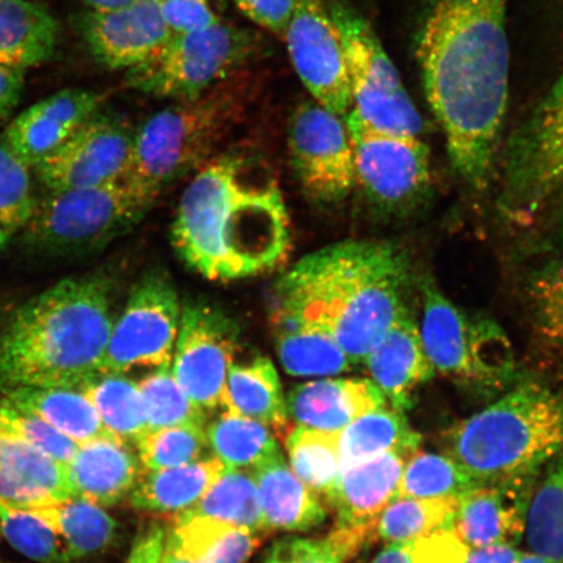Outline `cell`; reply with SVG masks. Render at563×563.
Listing matches in <instances>:
<instances>
[{"mask_svg": "<svg viewBox=\"0 0 563 563\" xmlns=\"http://www.w3.org/2000/svg\"><path fill=\"white\" fill-rule=\"evenodd\" d=\"M76 497L66 464L23 440L0 433V504L37 508Z\"/></svg>", "mask_w": 563, "mask_h": 563, "instance_id": "obj_23", "label": "cell"}, {"mask_svg": "<svg viewBox=\"0 0 563 563\" xmlns=\"http://www.w3.org/2000/svg\"><path fill=\"white\" fill-rule=\"evenodd\" d=\"M329 10L346 54L351 110L373 129L421 137L424 121L368 21L342 2L330 3Z\"/></svg>", "mask_w": 563, "mask_h": 563, "instance_id": "obj_11", "label": "cell"}, {"mask_svg": "<svg viewBox=\"0 0 563 563\" xmlns=\"http://www.w3.org/2000/svg\"><path fill=\"white\" fill-rule=\"evenodd\" d=\"M224 468L217 457H211L180 467L150 471L141 475L131 492V504L141 511L180 517L200 501Z\"/></svg>", "mask_w": 563, "mask_h": 563, "instance_id": "obj_31", "label": "cell"}, {"mask_svg": "<svg viewBox=\"0 0 563 563\" xmlns=\"http://www.w3.org/2000/svg\"><path fill=\"white\" fill-rule=\"evenodd\" d=\"M419 330L429 361L442 375L490 390L510 382L516 362L503 328L463 312L428 280Z\"/></svg>", "mask_w": 563, "mask_h": 563, "instance_id": "obj_8", "label": "cell"}, {"mask_svg": "<svg viewBox=\"0 0 563 563\" xmlns=\"http://www.w3.org/2000/svg\"><path fill=\"white\" fill-rule=\"evenodd\" d=\"M371 563H412L410 544H387Z\"/></svg>", "mask_w": 563, "mask_h": 563, "instance_id": "obj_55", "label": "cell"}, {"mask_svg": "<svg viewBox=\"0 0 563 563\" xmlns=\"http://www.w3.org/2000/svg\"><path fill=\"white\" fill-rule=\"evenodd\" d=\"M133 135L135 132L124 118L97 111L33 170L47 192L123 179L130 167Z\"/></svg>", "mask_w": 563, "mask_h": 563, "instance_id": "obj_17", "label": "cell"}, {"mask_svg": "<svg viewBox=\"0 0 563 563\" xmlns=\"http://www.w3.org/2000/svg\"><path fill=\"white\" fill-rule=\"evenodd\" d=\"M518 563H551L543 558H540L538 554H525L522 559Z\"/></svg>", "mask_w": 563, "mask_h": 563, "instance_id": "obj_58", "label": "cell"}, {"mask_svg": "<svg viewBox=\"0 0 563 563\" xmlns=\"http://www.w3.org/2000/svg\"><path fill=\"white\" fill-rule=\"evenodd\" d=\"M93 405L106 431L133 446L147 432L139 384L121 373H98L77 387Z\"/></svg>", "mask_w": 563, "mask_h": 563, "instance_id": "obj_35", "label": "cell"}, {"mask_svg": "<svg viewBox=\"0 0 563 563\" xmlns=\"http://www.w3.org/2000/svg\"><path fill=\"white\" fill-rule=\"evenodd\" d=\"M295 174L311 199L336 202L356 185L354 152L344 118L316 101L301 102L288 123Z\"/></svg>", "mask_w": 563, "mask_h": 563, "instance_id": "obj_14", "label": "cell"}, {"mask_svg": "<svg viewBox=\"0 0 563 563\" xmlns=\"http://www.w3.org/2000/svg\"><path fill=\"white\" fill-rule=\"evenodd\" d=\"M238 351V329L230 317L202 302L180 312L172 371L181 390L202 412L221 406L224 383Z\"/></svg>", "mask_w": 563, "mask_h": 563, "instance_id": "obj_15", "label": "cell"}, {"mask_svg": "<svg viewBox=\"0 0 563 563\" xmlns=\"http://www.w3.org/2000/svg\"><path fill=\"white\" fill-rule=\"evenodd\" d=\"M203 517L253 532L266 531L255 476L252 471L224 468L206 495L178 519Z\"/></svg>", "mask_w": 563, "mask_h": 563, "instance_id": "obj_37", "label": "cell"}, {"mask_svg": "<svg viewBox=\"0 0 563 563\" xmlns=\"http://www.w3.org/2000/svg\"><path fill=\"white\" fill-rule=\"evenodd\" d=\"M150 207L124 178L106 185L47 192L35 199L24 243L51 256L82 255L135 227Z\"/></svg>", "mask_w": 563, "mask_h": 563, "instance_id": "obj_7", "label": "cell"}, {"mask_svg": "<svg viewBox=\"0 0 563 563\" xmlns=\"http://www.w3.org/2000/svg\"><path fill=\"white\" fill-rule=\"evenodd\" d=\"M510 0H429L417 59L422 87L457 175L490 178L509 106Z\"/></svg>", "mask_w": 563, "mask_h": 563, "instance_id": "obj_1", "label": "cell"}, {"mask_svg": "<svg viewBox=\"0 0 563 563\" xmlns=\"http://www.w3.org/2000/svg\"><path fill=\"white\" fill-rule=\"evenodd\" d=\"M0 531L25 558L40 563H68L59 534L32 514L0 504Z\"/></svg>", "mask_w": 563, "mask_h": 563, "instance_id": "obj_45", "label": "cell"}, {"mask_svg": "<svg viewBox=\"0 0 563 563\" xmlns=\"http://www.w3.org/2000/svg\"><path fill=\"white\" fill-rule=\"evenodd\" d=\"M257 52L255 34L222 20L207 30L173 35L151 59L129 70L126 84L156 98L189 100L239 74Z\"/></svg>", "mask_w": 563, "mask_h": 563, "instance_id": "obj_9", "label": "cell"}, {"mask_svg": "<svg viewBox=\"0 0 563 563\" xmlns=\"http://www.w3.org/2000/svg\"><path fill=\"white\" fill-rule=\"evenodd\" d=\"M527 297L534 333L563 362V257L533 274Z\"/></svg>", "mask_w": 563, "mask_h": 563, "instance_id": "obj_43", "label": "cell"}, {"mask_svg": "<svg viewBox=\"0 0 563 563\" xmlns=\"http://www.w3.org/2000/svg\"><path fill=\"white\" fill-rule=\"evenodd\" d=\"M58 38V21L46 7L30 0H0V66H40L52 58Z\"/></svg>", "mask_w": 563, "mask_h": 563, "instance_id": "obj_29", "label": "cell"}, {"mask_svg": "<svg viewBox=\"0 0 563 563\" xmlns=\"http://www.w3.org/2000/svg\"><path fill=\"white\" fill-rule=\"evenodd\" d=\"M329 541L287 538L274 544L262 563H342Z\"/></svg>", "mask_w": 563, "mask_h": 563, "instance_id": "obj_49", "label": "cell"}, {"mask_svg": "<svg viewBox=\"0 0 563 563\" xmlns=\"http://www.w3.org/2000/svg\"><path fill=\"white\" fill-rule=\"evenodd\" d=\"M25 86V69L0 66V122L16 108Z\"/></svg>", "mask_w": 563, "mask_h": 563, "instance_id": "obj_52", "label": "cell"}, {"mask_svg": "<svg viewBox=\"0 0 563 563\" xmlns=\"http://www.w3.org/2000/svg\"><path fill=\"white\" fill-rule=\"evenodd\" d=\"M221 406L224 411L262 422L278 434L286 431L288 417L280 379L276 367L265 356L232 363Z\"/></svg>", "mask_w": 563, "mask_h": 563, "instance_id": "obj_28", "label": "cell"}, {"mask_svg": "<svg viewBox=\"0 0 563 563\" xmlns=\"http://www.w3.org/2000/svg\"><path fill=\"white\" fill-rule=\"evenodd\" d=\"M523 555L516 545L492 544L473 548L464 563H518Z\"/></svg>", "mask_w": 563, "mask_h": 563, "instance_id": "obj_54", "label": "cell"}, {"mask_svg": "<svg viewBox=\"0 0 563 563\" xmlns=\"http://www.w3.org/2000/svg\"><path fill=\"white\" fill-rule=\"evenodd\" d=\"M10 234L2 227H0V251L5 249L7 243H9Z\"/></svg>", "mask_w": 563, "mask_h": 563, "instance_id": "obj_59", "label": "cell"}, {"mask_svg": "<svg viewBox=\"0 0 563 563\" xmlns=\"http://www.w3.org/2000/svg\"><path fill=\"white\" fill-rule=\"evenodd\" d=\"M251 95V84L232 76L147 118L133 135L126 185L151 208L162 189L214 152L245 114Z\"/></svg>", "mask_w": 563, "mask_h": 563, "instance_id": "obj_6", "label": "cell"}, {"mask_svg": "<svg viewBox=\"0 0 563 563\" xmlns=\"http://www.w3.org/2000/svg\"><path fill=\"white\" fill-rule=\"evenodd\" d=\"M141 466L132 446L111 434L79 445L67 471L76 497L109 508L136 487L143 475Z\"/></svg>", "mask_w": 563, "mask_h": 563, "instance_id": "obj_25", "label": "cell"}, {"mask_svg": "<svg viewBox=\"0 0 563 563\" xmlns=\"http://www.w3.org/2000/svg\"><path fill=\"white\" fill-rule=\"evenodd\" d=\"M294 9L295 0H256L243 13L253 23L284 38Z\"/></svg>", "mask_w": 563, "mask_h": 563, "instance_id": "obj_51", "label": "cell"}, {"mask_svg": "<svg viewBox=\"0 0 563 563\" xmlns=\"http://www.w3.org/2000/svg\"><path fill=\"white\" fill-rule=\"evenodd\" d=\"M112 327L108 277L59 280L13 311L0 330V386L77 389L100 372Z\"/></svg>", "mask_w": 563, "mask_h": 563, "instance_id": "obj_4", "label": "cell"}, {"mask_svg": "<svg viewBox=\"0 0 563 563\" xmlns=\"http://www.w3.org/2000/svg\"><path fill=\"white\" fill-rule=\"evenodd\" d=\"M178 292L167 274L151 272L131 291L114 322L100 372L121 373L159 368L173 361L180 321Z\"/></svg>", "mask_w": 563, "mask_h": 563, "instance_id": "obj_13", "label": "cell"}, {"mask_svg": "<svg viewBox=\"0 0 563 563\" xmlns=\"http://www.w3.org/2000/svg\"><path fill=\"white\" fill-rule=\"evenodd\" d=\"M143 467L150 471L185 466L208 448L206 427L176 426L146 432L136 443Z\"/></svg>", "mask_w": 563, "mask_h": 563, "instance_id": "obj_44", "label": "cell"}, {"mask_svg": "<svg viewBox=\"0 0 563 563\" xmlns=\"http://www.w3.org/2000/svg\"><path fill=\"white\" fill-rule=\"evenodd\" d=\"M290 218L277 181L238 156L211 161L181 196L173 227L176 252L210 280L276 269L290 251Z\"/></svg>", "mask_w": 563, "mask_h": 563, "instance_id": "obj_2", "label": "cell"}, {"mask_svg": "<svg viewBox=\"0 0 563 563\" xmlns=\"http://www.w3.org/2000/svg\"><path fill=\"white\" fill-rule=\"evenodd\" d=\"M386 405L384 394L368 378L317 379L295 387L286 398L287 417L295 426L338 433Z\"/></svg>", "mask_w": 563, "mask_h": 563, "instance_id": "obj_22", "label": "cell"}, {"mask_svg": "<svg viewBox=\"0 0 563 563\" xmlns=\"http://www.w3.org/2000/svg\"><path fill=\"white\" fill-rule=\"evenodd\" d=\"M80 2L87 4L91 11L103 12L119 9L133 0H80Z\"/></svg>", "mask_w": 563, "mask_h": 563, "instance_id": "obj_56", "label": "cell"}, {"mask_svg": "<svg viewBox=\"0 0 563 563\" xmlns=\"http://www.w3.org/2000/svg\"><path fill=\"white\" fill-rule=\"evenodd\" d=\"M159 563H194V562H191L185 558H181L180 554L176 553L174 551V549H172L170 547H168L165 543L164 552H162Z\"/></svg>", "mask_w": 563, "mask_h": 563, "instance_id": "obj_57", "label": "cell"}, {"mask_svg": "<svg viewBox=\"0 0 563 563\" xmlns=\"http://www.w3.org/2000/svg\"><path fill=\"white\" fill-rule=\"evenodd\" d=\"M88 51L102 66L130 70L151 59L173 33L158 0H133L111 11H90L80 21Z\"/></svg>", "mask_w": 563, "mask_h": 563, "instance_id": "obj_19", "label": "cell"}, {"mask_svg": "<svg viewBox=\"0 0 563 563\" xmlns=\"http://www.w3.org/2000/svg\"><path fill=\"white\" fill-rule=\"evenodd\" d=\"M407 457L389 453L344 470L332 505L334 530L328 541L344 561L354 558L377 539L383 512L397 497Z\"/></svg>", "mask_w": 563, "mask_h": 563, "instance_id": "obj_18", "label": "cell"}, {"mask_svg": "<svg viewBox=\"0 0 563 563\" xmlns=\"http://www.w3.org/2000/svg\"><path fill=\"white\" fill-rule=\"evenodd\" d=\"M0 433L23 440L66 466L79 449V445L67 435L56 431L45 421L19 410L2 396H0Z\"/></svg>", "mask_w": 563, "mask_h": 563, "instance_id": "obj_47", "label": "cell"}, {"mask_svg": "<svg viewBox=\"0 0 563 563\" xmlns=\"http://www.w3.org/2000/svg\"><path fill=\"white\" fill-rule=\"evenodd\" d=\"M408 263L386 242L352 241L299 260L278 280V307L332 335L363 362L407 316Z\"/></svg>", "mask_w": 563, "mask_h": 563, "instance_id": "obj_3", "label": "cell"}, {"mask_svg": "<svg viewBox=\"0 0 563 563\" xmlns=\"http://www.w3.org/2000/svg\"><path fill=\"white\" fill-rule=\"evenodd\" d=\"M165 543L194 563H245L260 544L257 532L220 520L178 519Z\"/></svg>", "mask_w": 563, "mask_h": 563, "instance_id": "obj_33", "label": "cell"}, {"mask_svg": "<svg viewBox=\"0 0 563 563\" xmlns=\"http://www.w3.org/2000/svg\"><path fill=\"white\" fill-rule=\"evenodd\" d=\"M412 563H464L470 547L463 543L454 530H443L410 544Z\"/></svg>", "mask_w": 563, "mask_h": 563, "instance_id": "obj_50", "label": "cell"}, {"mask_svg": "<svg viewBox=\"0 0 563 563\" xmlns=\"http://www.w3.org/2000/svg\"><path fill=\"white\" fill-rule=\"evenodd\" d=\"M165 539V532L159 527H152L137 539L126 563H159Z\"/></svg>", "mask_w": 563, "mask_h": 563, "instance_id": "obj_53", "label": "cell"}, {"mask_svg": "<svg viewBox=\"0 0 563 563\" xmlns=\"http://www.w3.org/2000/svg\"><path fill=\"white\" fill-rule=\"evenodd\" d=\"M284 40L295 73L313 101L346 117L352 109L346 54L325 0H295Z\"/></svg>", "mask_w": 563, "mask_h": 563, "instance_id": "obj_16", "label": "cell"}, {"mask_svg": "<svg viewBox=\"0 0 563 563\" xmlns=\"http://www.w3.org/2000/svg\"><path fill=\"white\" fill-rule=\"evenodd\" d=\"M273 328L278 357L288 375L335 376L354 364L332 335L279 307L273 312Z\"/></svg>", "mask_w": 563, "mask_h": 563, "instance_id": "obj_30", "label": "cell"}, {"mask_svg": "<svg viewBox=\"0 0 563 563\" xmlns=\"http://www.w3.org/2000/svg\"><path fill=\"white\" fill-rule=\"evenodd\" d=\"M59 534L68 560H79L108 548L115 538L117 523L101 506L80 497L23 509Z\"/></svg>", "mask_w": 563, "mask_h": 563, "instance_id": "obj_34", "label": "cell"}, {"mask_svg": "<svg viewBox=\"0 0 563 563\" xmlns=\"http://www.w3.org/2000/svg\"><path fill=\"white\" fill-rule=\"evenodd\" d=\"M503 208L522 223L563 209V70L512 137Z\"/></svg>", "mask_w": 563, "mask_h": 563, "instance_id": "obj_10", "label": "cell"}, {"mask_svg": "<svg viewBox=\"0 0 563 563\" xmlns=\"http://www.w3.org/2000/svg\"><path fill=\"white\" fill-rule=\"evenodd\" d=\"M266 530L308 531L325 522L321 498L287 466L284 455L252 470Z\"/></svg>", "mask_w": 563, "mask_h": 563, "instance_id": "obj_26", "label": "cell"}, {"mask_svg": "<svg viewBox=\"0 0 563 563\" xmlns=\"http://www.w3.org/2000/svg\"><path fill=\"white\" fill-rule=\"evenodd\" d=\"M364 362L387 405L402 412L412 406L419 387L435 372L419 327L408 314L382 338Z\"/></svg>", "mask_w": 563, "mask_h": 563, "instance_id": "obj_24", "label": "cell"}, {"mask_svg": "<svg viewBox=\"0 0 563 563\" xmlns=\"http://www.w3.org/2000/svg\"><path fill=\"white\" fill-rule=\"evenodd\" d=\"M273 429L224 412L207 429L208 446L227 468L255 470L280 454Z\"/></svg>", "mask_w": 563, "mask_h": 563, "instance_id": "obj_38", "label": "cell"}, {"mask_svg": "<svg viewBox=\"0 0 563 563\" xmlns=\"http://www.w3.org/2000/svg\"><path fill=\"white\" fill-rule=\"evenodd\" d=\"M222 0H158L173 35L207 30L222 21Z\"/></svg>", "mask_w": 563, "mask_h": 563, "instance_id": "obj_48", "label": "cell"}, {"mask_svg": "<svg viewBox=\"0 0 563 563\" xmlns=\"http://www.w3.org/2000/svg\"><path fill=\"white\" fill-rule=\"evenodd\" d=\"M477 484L449 455L417 452L406 461L396 498H460Z\"/></svg>", "mask_w": 563, "mask_h": 563, "instance_id": "obj_41", "label": "cell"}, {"mask_svg": "<svg viewBox=\"0 0 563 563\" xmlns=\"http://www.w3.org/2000/svg\"><path fill=\"white\" fill-rule=\"evenodd\" d=\"M147 432L176 426H206L207 413L196 408L173 375L172 363L162 365L139 383Z\"/></svg>", "mask_w": 563, "mask_h": 563, "instance_id": "obj_42", "label": "cell"}, {"mask_svg": "<svg viewBox=\"0 0 563 563\" xmlns=\"http://www.w3.org/2000/svg\"><path fill=\"white\" fill-rule=\"evenodd\" d=\"M103 100V96L87 89L60 90L13 119L3 133L2 145L31 170L100 111Z\"/></svg>", "mask_w": 563, "mask_h": 563, "instance_id": "obj_20", "label": "cell"}, {"mask_svg": "<svg viewBox=\"0 0 563 563\" xmlns=\"http://www.w3.org/2000/svg\"><path fill=\"white\" fill-rule=\"evenodd\" d=\"M533 478L477 484L457 498L454 531L464 544L516 545L526 533Z\"/></svg>", "mask_w": 563, "mask_h": 563, "instance_id": "obj_21", "label": "cell"}, {"mask_svg": "<svg viewBox=\"0 0 563 563\" xmlns=\"http://www.w3.org/2000/svg\"><path fill=\"white\" fill-rule=\"evenodd\" d=\"M0 396L77 445L111 435L86 394L74 387L0 386Z\"/></svg>", "mask_w": 563, "mask_h": 563, "instance_id": "obj_27", "label": "cell"}, {"mask_svg": "<svg viewBox=\"0 0 563 563\" xmlns=\"http://www.w3.org/2000/svg\"><path fill=\"white\" fill-rule=\"evenodd\" d=\"M238 9L244 12L252 3H255L256 0H234Z\"/></svg>", "mask_w": 563, "mask_h": 563, "instance_id": "obj_60", "label": "cell"}, {"mask_svg": "<svg viewBox=\"0 0 563 563\" xmlns=\"http://www.w3.org/2000/svg\"><path fill=\"white\" fill-rule=\"evenodd\" d=\"M421 435L415 431L405 412L393 407H379L362 415L340 432L341 468L384 454L397 453L407 457L418 452Z\"/></svg>", "mask_w": 563, "mask_h": 563, "instance_id": "obj_32", "label": "cell"}, {"mask_svg": "<svg viewBox=\"0 0 563 563\" xmlns=\"http://www.w3.org/2000/svg\"><path fill=\"white\" fill-rule=\"evenodd\" d=\"M285 442L292 473L332 504L342 474L340 433L295 427L286 433Z\"/></svg>", "mask_w": 563, "mask_h": 563, "instance_id": "obj_36", "label": "cell"}, {"mask_svg": "<svg viewBox=\"0 0 563 563\" xmlns=\"http://www.w3.org/2000/svg\"><path fill=\"white\" fill-rule=\"evenodd\" d=\"M344 122L354 152L356 183L377 207L408 209L428 194L431 157L421 137L373 129L354 110Z\"/></svg>", "mask_w": 563, "mask_h": 563, "instance_id": "obj_12", "label": "cell"}, {"mask_svg": "<svg viewBox=\"0 0 563 563\" xmlns=\"http://www.w3.org/2000/svg\"><path fill=\"white\" fill-rule=\"evenodd\" d=\"M526 537L534 554L551 563H563V457L533 492Z\"/></svg>", "mask_w": 563, "mask_h": 563, "instance_id": "obj_40", "label": "cell"}, {"mask_svg": "<svg viewBox=\"0 0 563 563\" xmlns=\"http://www.w3.org/2000/svg\"><path fill=\"white\" fill-rule=\"evenodd\" d=\"M457 498H394L379 518L377 538L406 545L428 534L454 530Z\"/></svg>", "mask_w": 563, "mask_h": 563, "instance_id": "obj_39", "label": "cell"}, {"mask_svg": "<svg viewBox=\"0 0 563 563\" xmlns=\"http://www.w3.org/2000/svg\"><path fill=\"white\" fill-rule=\"evenodd\" d=\"M449 456L478 484L537 476L563 453V396L527 383L449 432Z\"/></svg>", "mask_w": 563, "mask_h": 563, "instance_id": "obj_5", "label": "cell"}, {"mask_svg": "<svg viewBox=\"0 0 563 563\" xmlns=\"http://www.w3.org/2000/svg\"><path fill=\"white\" fill-rule=\"evenodd\" d=\"M30 168L0 144V227L9 234L23 230L33 213Z\"/></svg>", "mask_w": 563, "mask_h": 563, "instance_id": "obj_46", "label": "cell"}]
</instances>
